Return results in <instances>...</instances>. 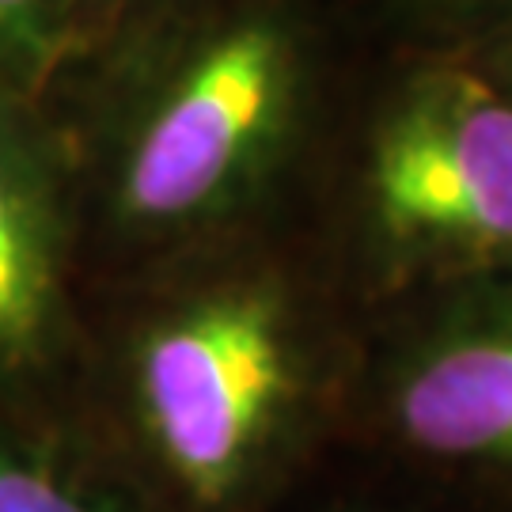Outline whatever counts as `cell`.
Here are the masks:
<instances>
[{"label":"cell","instance_id":"obj_1","mask_svg":"<svg viewBox=\"0 0 512 512\" xmlns=\"http://www.w3.org/2000/svg\"><path fill=\"white\" fill-rule=\"evenodd\" d=\"M76 437L160 512H285L323 444L285 296L232 281L164 308L126 349L103 429Z\"/></svg>","mask_w":512,"mask_h":512},{"label":"cell","instance_id":"obj_7","mask_svg":"<svg viewBox=\"0 0 512 512\" xmlns=\"http://www.w3.org/2000/svg\"><path fill=\"white\" fill-rule=\"evenodd\" d=\"M80 0H0V99L27 103L65 65L80 35Z\"/></svg>","mask_w":512,"mask_h":512},{"label":"cell","instance_id":"obj_9","mask_svg":"<svg viewBox=\"0 0 512 512\" xmlns=\"http://www.w3.org/2000/svg\"><path fill=\"white\" fill-rule=\"evenodd\" d=\"M501 76H505V88H509V99H512V42H509V50H505V61H501Z\"/></svg>","mask_w":512,"mask_h":512},{"label":"cell","instance_id":"obj_5","mask_svg":"<svg viewBox=\"0 0 512 512\" xmlns=\"http://www.w3.org/2000/svg\"><path fill=\"white\" fill-rule=\"evenodd\" d=\"M69 217L54 148L27 103L0 99V410L31 418L27 399L54 372L65 327ZM35 421V418H31Z\"/></svg>","mask_w":512,"mask_h":512},{"label":"cell","instance_id":"obj_3","mask_svg":"<svg viewBox=\"0 0 512 512\" xmlns=\"http://www.w3.org/2000/svg\"><path fill=\"white\" fill-rule=\"evenodd\" d=\"M368 213L406 255L512 247V99L463 69L418 76L376 126Z\"/></svg>","mask_w":512,"mask_h":512},{"label":"cell","instance_id":"obj_4","mask_svg":"<svg viewBox=\"0 0 512 512\" xmlns=\"http://www.w3.org/2000/svg\"><path fill=\"white\" fill-rule=\"evenodd\" d=\"M387 467L471 512H512V308L410 349L365 418Z\"/></svg>","mask_w":512,"mask_h":512},{"label":"cell","instance_id":"obj_2","mask_svg":"<svg viewBox=\"0 0 512 512\" xmlns=\"http://www.w3.org/2000/svg\"><path fill=\"white\" fill-rule=\"evenodd\" d=\"M300 46L274 12H239L167 50L107 133V205L129 236H179L247 198L293 133Z\"/></svg>","mask_w":512,"mask_h":512},{"label":"cell","instance_id":"obj_6","mask_svg":"<svg viewBox=\"0 0 512 512\" xmlns=\"http://www.w3.org/2000/svg\"><path fill=\"white\" fill-rule=\"evenodd\" d=\"M0 512H160L65 425L0 410Z\"/></svg>","mask_w":512,"mask_h":512},{"label":"cell","instance_id":"obj_8","mask_svg":"<svg viewBox=\"0 0 512 512\" xmlns=\"http://www.w3.org/2000/svg\"><path fill=\"white\" fill-rule=\"evenodd\" d=\"M391 486H357V490H330L319 501L304 505L300 512H471L456 505L452 497L437 494L418 478L403 475L391 467Z\"/></svg>","mask_w":512,"mask_h":512},{"label":"cell","instance_id":"obj_10","mask_svg":"<svg viewBox=\"0 0 512 512\" xmlns=\"http://www.w3.org/2000/svg\"><path fill=\"white\" fill-rule=\"evenodd\" d=\"M80 4L88 8V4H129V0H80Z\"/></svg>","mask_w":512,"mask_h":512}]
</instances>
